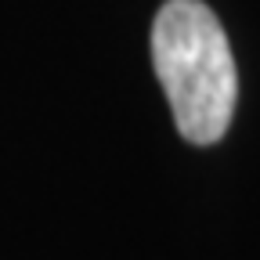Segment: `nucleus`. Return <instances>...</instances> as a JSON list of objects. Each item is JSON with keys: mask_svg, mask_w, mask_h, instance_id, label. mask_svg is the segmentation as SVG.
<instances>
[{"mask_svg": "<svg viewBox=\"0 0 260 260\" xmlns=\"http://www.w3.org/2000/svg\"><path fill=\"white\" fill-rule=\"evenodd\" d=\"M152 65L181 138L217 145L235 116L239 73L217 15L203 0H167L152 22Z\"/></svg>", "mask_w": 260, "mask_h": 260, "instance_id": "obj_1", "label": "nucleus"}]
</instances>
